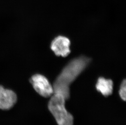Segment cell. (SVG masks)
I'll return each mask as SVG.
<instances>
[{"instance_id": "6da1fadb", "label": "cell", "mask_w": 126, "mask_h": 125, "mask_svg": "<svg viewBox=\"0 0 126 125\" xmlns=\"http://www.w3.org/2000/svg\"><path fill=\"white\" fill-rule=\"evenodd\" d=\"M90 61V58L81 56L68 62L54 81L53 85L54 93L61 95L66 100L70 98V85L85 69Z\"/></svg>"}, {"instance_id": "7a4b0ae2", "label": "cell", "mask_w": 126, "mask_h": 125, "mask_svg": "<svg viewBox=\"0 0 126 125\" xmlns=\"http://www.w3.org/2000/svg\"><path fill=\"white\" fill-rule=\"evenodd\" d=\"M65 98L61 95L54 93L48 103V109L58 125H73L74 117L66 110Z\"/></svg>"}, {"instance_id": "3957f363", "label": "cell", "mask_w": 126, "mask_h": 125, "mask_svg": "<svg viewBox=\"0 0 126 125\" xmlns=\"http://www.w3.org/2000/svg\"><path fill=\"white\" fill-rule=\"evenodd\" d=\"M30 82L35 90L44 98H49L54 94L53 86L44 75L40 74L33 75Z\"/></svg>"}, {"instance_id": "277c9868", "label": "cell", "mask_w": 126, "mask_h": 125, "mask_svg": "<svg viewBox=\"0 0 126 125\" xmlns=\"http://www.w3.org/2000/svg\"><path fill=\"white\" fill-rule=\"evenodd\" d=\"M70 40L63 36H57L53 39L51 44V49L58 56L66 57L71 52Z\"/></svg>"}, {"instance_id": "5b68a950", "label": "cell", "mask_w": 126, "mask_h": 125, "mask_svg": "<svg viewBox=\"0 0 126 125\" xmlns=\"http://www.w3.org/2000/svg\"><path fill=\"white\" fill-rule=\"evenodd\" d=\"M17 100L15 93L0 85V109L10 110L14 106Z\"/></svg>"}, {"instance_id": "8992f818", "label": "cell", "mask_w": 126, "mask_h": 125, "mask_svg": "<svg viewBox=\"0 0 126 125\" xmlns=\"http://www.w3.org/2000/svg\"><path fill=\"white\" fill-rule=\"evenodd\" d=\"M113 86L112 80L103 77H100L97 80L95 87L98 91L105 97H107L112 94Z\"/></svg>"}, {"instance_id": "52a82bcc", "label": "cell", "mask_w": 126, "mask_h": 125, "mask_svg": "<svg viewBox=\"0 0 126 125\" xmlns=\"http://www.w3.org/2000/svg\"><path fill=\"white\" fill-rule=\"evenodd\" d=\"M126 82L125 79L122 82L119 90V95L120 98L125 101L126 100Z\"/></svg>"}]
</instances>
